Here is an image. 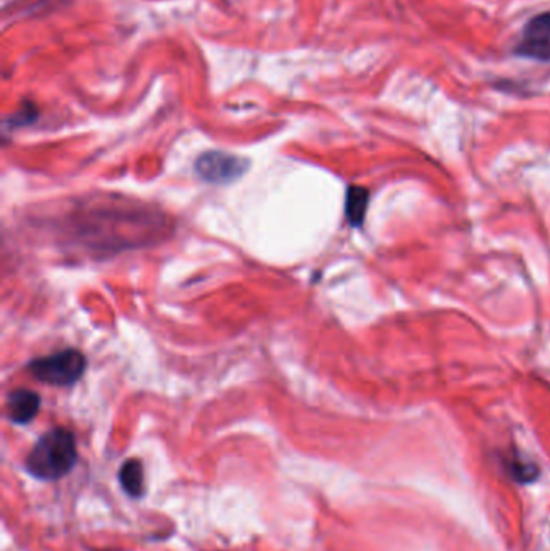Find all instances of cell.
<instances>
[{
	"instance_id": "obj_6",
	"label": "cell",
	"mask_w": 550,
	"mask_h": 551,
	"mask_svg": "<svg viewBox=\"0 0 550 551\" xmlns=\"http://www.w3.org/2000/svg\"><path fill=\"white\" fill-rule=\"evenodd\" d=\"M120 483L124 492L132 498L144 493V469L138 459H128L120 469Z\"/></svg>"
},
{
	"instance_id": "obj_1",
	"label": "cell",
	"mask_w": 550,
	"mask_h": 551,
	"mask_svg": "<svg viewBox=\"0 0 550 551\" xmlns=\"http://www.w3.org/2000/svg\"><path fill=\"white\" fill-rule=\"evenodd\" d=\"M78 458L70 430L52 429L41 437L26 458V469L41 481H57L68 474Z\"/></svg>"
},
{
	"instance_id": "obj_4",
	"label": "cell",
	"mask_w": 550,
	"mask_h": 551,
	"mask_svg": "<svg viewBox=\"0 0 550 551\" xmlns=\"http://www.w3.org/2000/svg\"><path fill=\"white\" fill-rule=\"evenodd\" d=\"M517 52L529 59L550 60V12L527 23Z\"/></svg>"
},
{
	"instance_id": "obj_5",
	"label": "cell",
	"mask_w": 550,
	"mask_h": 551,
	"mask_svg": "<svg viewBox=\"0 0 550 551\" xmlns=\"http://www.w3.org/2000/svg\"><path fill=\"white\" fill-rule=\"evenodd\" d=\"M41 398L32 391L12 392L7 398L8 420L15 424H26L36 418L40 411Z\"/></svg>"
},
{
	"instance_id": "obj_2",
	"label": "cell",
	"mask_w": 550,
	"mask_h": 551,
	"mask_svg": "<svg viewBox=\"0 0 550 551\" xmlns=\"http://www.w3.org/2000/svg\"><path fill=\"white\" fill-rule=\"evenodd\" d=\"M85 369V355L73 348L30 363V373L41 383L52 385L75 384L83 375Z\"/></svg>"
},
{
	"instance_id": "obj_7",
	"label": "cell",
	"mask_w": 550,
	"mask_h": 551,
	"mask_svg": "<svg viewBox=\"0 0 550 551\" xmlns=\"http://www.w3.org/2000/svg\"><path fill=\"white\" fill-rule=\"evenodd\" d=\"M368 199H370V192L360 185H352L347 191L346 214L352 226H360L364 222L365 213L368 208Z\"/></svg>"
},
{
	"instance_id": "obj_8",
	"label": "cell",
	"mask_w": 550,
	"mask_h": 551,
	"mask_svg": "<svg viewBox=\"0 0 550 551\" xmlns=\"http://www.w3.org/2000/svg\"><path fill=\"white\" fill-rule=\"evenodd\" d=\"M509 466H510L511 477L519 483H533L539 474L537 466H535L533 463H527L525 459H511Z\"/></svg>"
},
{
	"instance_id": "obj_3",
	"label": "cell",
	"mask_w": 550,
	"mask_h": 551,
	"mask_svg": "<svg viewBox=\"0 0 550 551\" xmlns=\"http://www.w3.org/2000/svg\"><path fill=\"white\" fill-rule=\"evenodd\" d=\"M248 167V160L238 155L213 150L199 157L195 163V171L207 183L228 184L239 179L246 173Z\"/></svg>"
}]
</instances>
